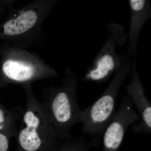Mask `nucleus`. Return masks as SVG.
<instances>
[{
    "label": "nucleus",
    "instance_id": "4",
    "mask_svg": "<svg viewBox=\"0 0 151 151\" xmlns=\"http://www.w3.org/2000/svg\"><path fill=\"white\" fill-rule=\"evenodd\" d=\"M108 37L97 56L92 61L83 78L84 81L100 83L108 80L122 63V54L116 52V47L123 45L127 35L124 27L111 22L107 26Z\"/></svg>",
    "mask_w": 151,
    "mask_h": 151
},
{
    "label": "nucleus",
    "instance_id": "10",
    "mask_svg": "<svg viewBox=\"0 0 151 151\" xmlns=\"http://www.w3.org/2000/svg\"><path fill=\"white\" fill-rule=\"evenodd\" d=\"M5 124V117L4 112L0 109V130L2 129Z\"/></svg>",
    "mask_w": 151,
    "mask_h": 151
},
{
    "label": "nucleus",
    "instance_id": "3",
    "mask_svg": "<svg viewBox=\"0 0 151 151\" xmlns=\"http://www.w3.org/2000/svg\"><path fill=\"white\" fill-rule=\"evenodd\" d=\"M2 71L9 80L24 83L58 73L35 52L8 45L5 48L2 61Z\"/></svg>",
    "mask_w": 151,
    "mask_h": 151
},
{
    "label": "nucleus",
    "instance_id": "6",
    "mask_svg": "<svg viewBox=\"0 0 151 151\" xmlns=\"http://www.w3.org/2000/svg\"><path fill=\"white\" fill-rule=\"evenodd\" d=\"M131 72V83L126 86L128 95L138 110L140 121L139 124L132 126V130L135 132L150 134L151 132V105L146 97L141 82L135 61V58L132 61Z\"/></svg>",
    "mask_w": 151,
    "mask_h": 151
},
{
    "label": "nucleus",
    "instance_id": "2",
    "mask_svg": "<svg viewBox=\"0 0 151 151\" xmlns=\"http://www.w3.org/2000/svg\"><path fill=\"white\" fill-rule=\"evenodd\" d=\"M132 60L128 53L122 54V63L110 84L94 103L84 111L83 134L100 137L116 114L117 95L131 72Z\"/></svg>",
    "mask_w": 151,
    "mask_h": 151
},
{
    "label": "nucleus",
    "instance_id": "8",
    "mask_svg": "<svg viewBox=\"0 0 151 151\" xmlns=\"http://www.w3.org/2000/svg\"><path fill=\"white\" fill-rule=\"evenodd\" d=\"M24 120L27 127L20 133L19 142L26 151H36L41 145V141L37 131L40 123V119L32 111H28L24 114Z\"/></svg>",
    "mask_w": 151,
    "mask_h": 151
},
{
    "label": "nucleus",
    "instance_id": "1",
    "mask_svg": "<svg viewBox=\"0 0 151 151\" xmlns=\"http://www.w3.org/2000/svg\"><path fill=\"white\" fill-rule=\"evenodd\" d=\"M58 2L55 0H37L14 9L0 27V37L20 48L40 44L45 39L42 24Z\"/></svg>",
    "mask_w": 151,
    "mask_h": 151
},
{
    "label": "nucleus",
    "instance_id": "5",
    "mask_svg": "<svg viewBox=\"0 0 151 151\" xmlns=\"http://www.w3.org/2000/svg\"><path fill=\"white\" fill-rule=\"evenodd\" d=\"M63 86L54 91L51 109L55 122L61 128L66 129L74 122L83 124L84 111L78 109L75 102L77 82L75 73L70 68L65 71Z\"/></svg>",
    "mask_w": 151,
    "mask_h": 151
},
{
    "label": "nucleus",
    "instance_id": "7",
    "mask_svg": "<svg viewBox=\"0 0 151 151\" xmlns=\"http://www.w3.org/2000/svg\"><path fill=\"white\" fill-rule=\"evenodd\" d=\"M129 4L131 16L128 53L134 58L137 54V46L141 30L151 18V5L150 2L147 0H130Z\"/></svg>",
    "mask_w": 151,
    "mask_h": 151
},
{
    "label": "nucleus",
    "instance_id": "9",
    "mask_svg": "<svg viewBox=\"0 0 151 151\" xmlns=\"http://www.w3.org/2000/svg\"><path fill=\"white\" fill-rule=\"evenodd\" d=\"M9 147L7 138L2 134L0 133V151H7Z\"/></svg>",
    "mask_w": 151,
    "mask_h": 151
}]
</instances>
